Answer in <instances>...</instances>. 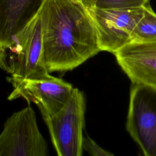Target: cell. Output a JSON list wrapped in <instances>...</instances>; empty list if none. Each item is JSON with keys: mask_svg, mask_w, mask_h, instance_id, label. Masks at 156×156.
<instances>
[{"mask_svg": "<svg viewBox=\"0 0 156 156\" xmlns=\"http://www.w3.org/2000/svg\"><path fill=\"white\" fill-rule=\"evenodd\" d=\"M49 73L72 70L101 51L88 9L79 0H46L40 13Z\"/></svg>", "mask_w": 156, "mask_h": 156, "instance_id": "obj_1", "label": "cell"}, {"mask_svg": "<svg viewBox=\"0 0 156 156\" xmlns=\"http://www.w3.org/2000/svg\"><path fill=\"white\" fill-rule=\"evenodd\" d=\"M0 68L27 79H49L43 52L40 14L7 43L0 45Z\"/></svg>", "mask_w": 156, "mask_h": 156, "instance_id": "obj_2", "label": "cell"}, {"mask_svg": "<svg viewBox=\"0 0 156 156\" xmlns=\"http://www.w3.org/2000/svg\"><path fill=\"white\" fill-rule=\"evenodd\" d=\"M86 102L83 93L77 88L64 106L56 113H41L58 156H81Z\"/></svg>", "mask_w": 156, "mask_h": 156, "instance_id": "obj_3", "label": "cell"}, {"mask_svg": "<svg viewBox=\"0 0 156 156\" xmlns=\"http://www.w3.org/2000/svg\"><path fill=\"white\" fill-rule=\"evenodd\" d=\"M47 155V143L38 129L35 112L29 104L4 124L0 134V156Z\"/></svg>", "mask_w": 156, "mask_h": 156, "instance_id": "obj_4", "label": "cell"}, {"mask_svg": "<svg viewBox=\"0 0 156 156\" xmlns=\"http://www.w3.org/2000/svg\"><path fill=\"white\" fill-rule=\"evenodd\" d=\"M126 129L146 156H156V90L132 83Z\"/></svg>", "mask_w": 156, "mask_h": 156, "instance_id": "obj_5", "label": "cell"}, {"mask_svg": "<svg viewBox=\"0 0 156 156\" xmlns=\"http://www.w3.org/2000/svg\"><path fill=\"white\" fill-rule=\"evenodd\" d=\"M87 9L96 27L101 51L113 54L131 41L132 34L144 13V6L128 9Z\"/></svg>", "mask_w": 156, "mask_h": 156, "instance_id": "obj_6", "label": "cell"}, {"mask_svg": "<svg viewBox=\"0 0 156 156\" xmlns=\"http://www.w3.org/2000/svg\"><path fill=\"white\" fill-rule=\"evenodd\" d=\"M13 90L8 97L12 101L22 98L29 104L37 105L40 113L52 115L57 113L69 99L74 88L62 79H27L12 76L7 77Z\"/></svg>", "mask_w": 156, "mask_h": 156, "instance_id": "obj_7", "label": "cell"}, {"mask_svg": "<svg viewBox=\"0 0 156 156\" xmlns=\"http://www.w3.org/2000/svg\"><path fill=\"white\" fill-rule=\"evenodd\" d=\"M114 55L132 83L156 90V40L130 41Z\"/></svg>", "mask_w": 156, "mask_h": 156, "instance_id": "obj_8", "label": "cell"}, {"mask_svg": "<svg viewBox=\"0 0 156 156\" xmlns=\"http://www.w3.org/2000/svg\"><path fill=\"white\" fill-rule=\"evenodd\" d=\"M46 0H0V45L9 42L40 14Z\"/></svg>", "mask_w": 156, "mask_h": 156, "instance_id": "obj_9", "label": "cell"}, {"mask_svg": "<svg viewBox=\"0 0 156 156\" xmlns=\"http://www.w3.org/2000/svg\"><path fill=\"white\" fill-rule=\"evenodd\" d=\"M156 40V13L149 2L144 5V13L135 26L131 41H147Z\"/></svg>", "mask_w": 156, "mask_h": 156, "instance_id": "obj_10", "label": "cell"}, {"mask_svg": "<svg viewBox=\"0 0 156 156\" xmlns=\"http://www.w3.org/2000/svg\"><path fill=\"white\" fill-rule=\"evenodd\" d=\"M87 8L128 9L141 7L149 0H79Z\"/></svg>", "mask_w": 156, "mask_h": 156, "instance_id": "obj_11", "label": "cell"}, {"mask_svg": "<svg viewBox=\"0 0 156 156\" xmlns=\"http://www.w3.org/2000/svg\"><path fill=\"white\" fill-rule=\"evenodd\" d=\"M83 149L91 156H111L113 155L99 146L88 136L83 137Z\"/></svg>", "mask_w": 156, "mask_h": 156, "instance_id": "obj_12", "label": "cell"}]
</instances>
